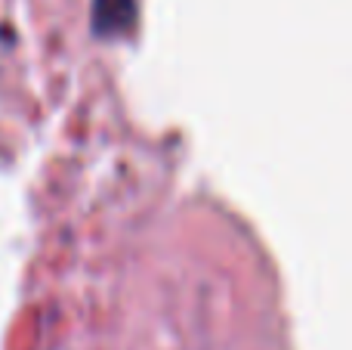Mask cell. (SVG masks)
Wrapping results in <instances>:
<instances>
[{"instance_id":"obj_1","label":"cell","mask_w":352,"mask_h":350,"mask_svg":"<svg viewBox=\"0 0 352 350\" xmlns=\"http://www.w3.org/2000/svg\"><path fill=\"white\" fill-rule=\"evenodd\" d=\"M133 0H96L93 3V31L96 34H124L133 25Z\"/></svg>"}]
</instances>
